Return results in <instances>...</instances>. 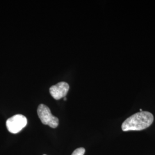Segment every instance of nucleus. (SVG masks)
<instances>
[{
  "label": "nucleus",
  "mask_w": 155,
  "mask_h": 155,
  "mask_svg": "<svg viewBox=\"0 0 155 155\" xmlns=\"http://www.w3.org/2000/svg\"><path fill=\"white\" fill-rule=\"evenodd\" d=\"M37 111L40 120L44 125H48L52 128L58 127L59 119L52 114L48 106L44 104H40L38 106Z\"/></svg>",
  "instance_id": "obj_2"
},
{
  "label": "nucleus",
  "mask_w": 155,
  "mask_h": 155,
  "mask_svg": "<svg viewBox=\"0 0 155 155\" xmlns=\"http://www.w3.org/2000/svg\"><path fill=\"white\" fill-rule=\"evenodd\" d=\"M154 117L148 111H140L129 117L122 123V130L124 132L141 130L149 127L153 123Z\"/></svg>",
  "instance_id": "obj_1"
},
{
  "label": "nucleus",
  "mask_w": 155,
  "mask_h": 155,
  "mask_svg": "<svg viewBox=\"0 0 155 155\" xmlns=\"http://www.w3.org/2000/svg\"></svg>",
  "instance_id": "obj_7"
},
{
  "label": "nucleus",
  "mask_w": 155,
  "mask_h": 155,
  "mask_svg": "<svg viewBox=\"0 0 155 155\" xmlns=\"http://www.w3.org/2000/svg\"><path fill=\"white\" fill-rule=\"evenodd\" d=\"M70 89L69 85L65 82H61L51 86L50 93L51 96L56 100H59L66 95Z\"/></svg>",
  "instance_id": "obj_4"
},
{
  "label": "nucleus",
  "mask_w": 155,
  "mask_h": 155,
  "mask_svg": "<svg viewBox=\"0 0 155 155\" xmlns=\"http://www.w3.org/2000/svg\"><path fill=\"white\" fill-rule=\"evenodd\" d=\"M64 101H66V98H64Z\"/></svg>",
  "instance_id": "obj_6"
},
{
  "label": "nucleus",
  "mask_w": 155,
  "mask_h": 155,
  "mask_svg": "<svg viewBox=\"0 0 155 155\" xmlns=\"http://www.w3.org/2000/svg\"><path fill=\"white\" fill-rule=\"evenodd\" d=\"M27 124V119L21 114H16L7 120L6 122L8 131L13 134L20 132Z\"/></svg>",
  "instance_id": "obj_3"
},
{
  "label": "nucleus",
  "mask_w": 155,
  "mask_h": 155,
  "mask_svg": "<svg viewBox=\"0 0 155 155\" xmlns=\"http://www.w3.org/2000/svg\"><path fill=\"white\" fill-rule=\"evenodd\" d=\"M85 153V149L83 148H79L75 150L71 155H84Z\"/></svg>",
  "instance_id": "obj_5"
}]
</instances>
